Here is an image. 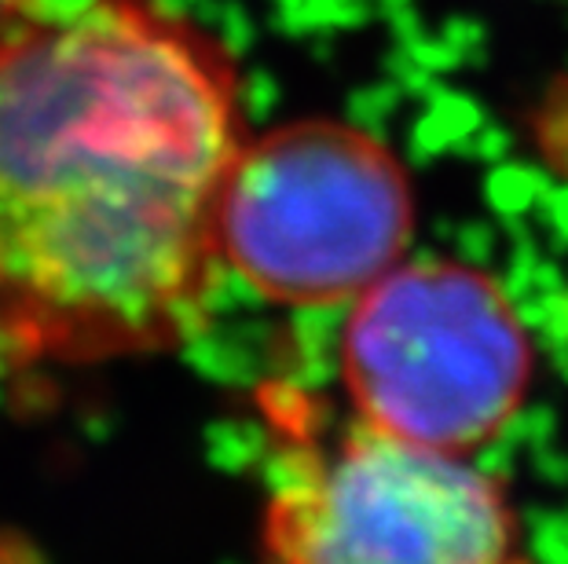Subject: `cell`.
<instances>
[{"mask_svg": "<svg viewBox=\"0 0 568 564\" xmlns=\"http://www.w3.org/2000/svg\"><path fill=\"white\" fill-rule=\"evenodd\" d=\"M243 81L162 0H81L0 52V363L180 352L221 279Z\"/></svg>", "mask_w": 568, "mask_h": 564, "instance_id": "6da1fadb", "label": "cell"}, {"mask_svg": "<svg viewBox=\"0 0 568 564\" xmlns=\"http://www.w3.org/2000/svg\"><path fill=\"white\" fill-rule=\"evenodd\" d=\"M407 165L374 132L301 117L243 136L216 206L221 268L280 308L353 305L407 260Z\"/></svg>", "mask_w": 568, "mask_h": 564, "instance_id": "3957f363", "label": "cell"}, {"mask_svg": "<svg viewBox=\"0 0 568 564\" xmlns=\"http://www.w3.org/2000/svg\"><path fill=\"white\" fill-rule=\"evenodd\" d=\"M78 4L81 0H0V52Z\"/></svg>", "mask_w": 568, "mask_h": 564, "instance_id": "5b68a950", "label": "cell"}, {"mask_svg": "<svg viewBox=\"0 0 568 564\" xmlns=\"http://www.w3.org/2000/svg\"><path fill=\"white\" fill-rule=\"evenodd\" d=\"M0 564H48V561L41 550L33 546V539L0 527Z\"/></svg>", "mask_w": 568, "mask_h": 564, "instance_id": "8992f818", "label": "cell"}, {"mask_svg": "<svg viewBox=\"0 0 568 564\" xmlns=\"http://www.w3.org/2000/svg\"><path fill=\"white\" fill-rule=\"evenodd\" d=\"M261 564H531L503 480L286 392Z\"/></svg>", "mask_w": 568, "mask_h": 564, "instance_id": "7a4b0ae2", "label": "cell"}, {"mask_svg": "<svg viewBox=\"0 0 568 564\" xmlns=\"http://www.w3.org/2000/svg\"><path fill=\"white\" fill-rule=\"evenodd\" d=\"M342 386L364 425L474 459L525 407L531 338L485 268L404 260L348 305Z\"/></svg>", "mask_w": 568, "mask_h": 564, "instance_id": "277c9868", "label": "cell"}]
</instances>
